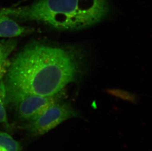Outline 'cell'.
Listing matches in <instances>:
<instances>
[{
    "mask_svg": "<svg viewBox=\"0 0 152 151\" xmlns=\"http://www.w3.org/2000/svg\"><path fill=\"white\" fill-rule=\"evenodd\" d=\"M85 55L76 47L34 43L13 60L5 80L7 104L23 95L54 97L77 81L85 68Z\"/></svg>",
    "mask_w": 152,
    "mask_h": 151,
    "instance_id": "6da1fadb",
    "label": "cell"
},
{
    "mask_svg": "<svg viewBox=\"0 0 152 151\" xmlns=\"http://www.w3.org/2000/svg\"><path fill=\"white\" fill-rule=\"evenodd\" d=\"M110 11L109 0H36L23 7L1 9L0 15L34 21L61 30H78L99 23Z\"/></svg>",
    "mask_w": 152,
    "mask_h": 151,
    "instance_id": "7a4b0ae2",
    "label": "cell"
},
{
    "mask_svg": "<svg viewBox=\"0 0 152 151\" xmlns=\"http://www.w3.org/2000/svg\"><path fill=\"white\" fill-rule=\"evenodd\" d=\"M79 115L78 111L69 103L59 100L48 106L34 119L28 122L25 129L32 136H39L64 121Z\"/></svg>",
    "mask_w": 152,
    "mask_h": 151,
    "instance_id": "3957f363",
    "label": "cell"
},
{
    "mask_svg": "<svg viewBox=\"0 0 152 151\" xmlns=\"http://www.w3.org/2000/svg\"><path fill=\"white\" fill-rule=\"evenodd\" d=\"M61 95L54 97L23 95L15 97L7 103L14 104L19 118L29 122L37 117L52 104L59 101Z\"/></svg>",
    "mask_w": 152,
    "mask_h": 151,
    "instance_id": "277c9868",
    "label": "cell"
},
{
    "mask_svg": "<svg viewBox=\"0 0 152 151\" xmlns=\"http://www.w3.org/2000/svg\"><path fill=\"white\" fill-rule=\"evenodd\" d=\"M30 30L21 26L11 17L0 15V37H13L26 34Z\"/></svg>",
    "mask_w": 152,
    "mask_h": 151,
    "instance_id": "5b68a950",
    "label": "cell"
},
{
    "mask_svg": "<svg viewBox=\"0 0 152 151\" xmlns=\"http://www.w3.org/2000/svg\"><path fill=\"white\" fill-rule=\"evenodd\" d=\"M20 143L4 131H0V151H21Z\"/></svg>",
    "mask_w": 152,
    "mask_h": 151,
    "instance_id": "8992f818",
    "label": "cell"
},
{
    "mask_svg": "<svg viewBox=\"0 0 152 151\" xmlns=\"http://www.w3.org/2000/svg\"><path fill=\"white\" fill-rule=\"evenodd\" d=\"M6 92L4 83L1 78H0V123L9 128L10 127L9 119L7 117L6 107Z\"/></svg>",
    "mask_w": 152,
    "mask_h": 151,
    "instance_id": "52a82bcc",
    "label": "cell"
},
{
    "mask_svg": "<svg viewBox=\"0 0 152 151\" xmlns=\"http://www.w3.org/2000/svg\"><path fill=\"white\" fill-rule=\"evenodd\" d=\"M15 41H7L0 43V63H4L7 57L15 49Z\"/></svg>",
    "mask_w": 152,
    "mask_h": 151,
    "instance_id": "ba28073f",
    "label": "cell"
},
{
    "mask_svg": "<svg viewBox=\"0 0 152 151\" xmlns=\"http://www.w3.org/2000/svg\"><path fill=\"white\" fill-rule=\"evenodd\" d=\"M4 63H0V71L1 70V68H2V66L4 65Z\"/></svg>",
    "mask_w": 152,
    "mask_h": 151,
    "instance_id": "9c48e42d",
    "label": "cell"
}]
</instances>
